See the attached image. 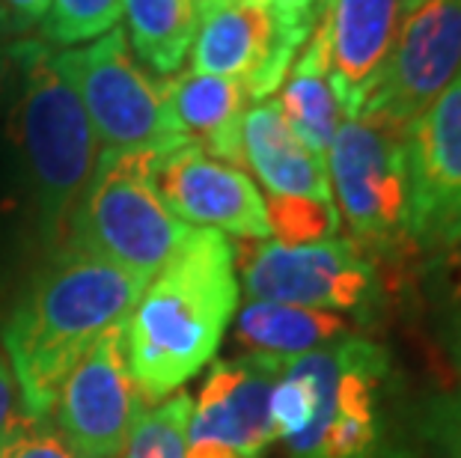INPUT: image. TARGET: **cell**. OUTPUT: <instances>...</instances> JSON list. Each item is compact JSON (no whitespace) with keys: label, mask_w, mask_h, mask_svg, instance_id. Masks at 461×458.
Returning <instances> with one entry per match:
<instances>
[{"label":"cell","mask_w":461,"mask_h":458,"mask_svg":"<svg viewBox=\"0 0 461 458\" xmlns=\"http://www.w3.org/2000/svg\"><path fill=\"white\" fill-rule=\"evenodd\" d=\"M235 247L218 229L191 227L122 325L125 360L146 402L179 393L218 352L239 310Z\"/></svg>","instance_id":"obj_1"},{"label":"cell","mask_w":461,"mask_h":458,"mask_svg":"<svg viewBox=\"0 0 461 458\" xmlns=\"http://www.w3.org/2000/svg\"><path fill=\"white\" fill-rule=\"evenodd\" d=\"M146 280L63 245L0 325V346L31 420L45 423L63 378L107 330L125 325Z\"/></svg>","instance_id":"obj_2"},{"label":"cell","mask_w":461,"mask_h":458,"mask_svg":"<svg viewBox=\"0 0 461 458\" xmlns=\"http://www.w3.org/2000/svg\"><path fill=\"white\" fill-rule=\"evenodd\" d=\"M18 48L24 66V90L15 107L18 146L39 220L48 236H57L99 164V138L75 86L57 72L51 51L39 42Z\"/></svg>","instance_id":"obj_3"},{"label":"cell","mask_w":461,"mask_h":458,"mask_svg":"<svg viewBox=\"0 0 461 458\" xmlns=\"http://www.w3.org/2000/svg\"><path fill=\"white\" fill-rule=\"evenodd\" d=\"M152 152H102L68 218V245L149 283L191 227L167 209Z\"/></svg>","instance_id":"obj_4"},{"label":"cell","mask_w":461,"mask_h":458,"mask_svg":"<svg viewBox=\"0 0 461 458\" xmlns=\"http://www.w3.org/2000/svg\"><path fill=\"white\" fill-rule=\"evenodd\" d=\"M310 387V420L289 441L292 458H378L384 453L390 357L366 337H342L289 357Z\"/></svg>","instance_id":"obj_5"},{"label":"cell","mask_w":461,"mask_h":458,"mask_svg":"<svg viewBox=\"0 0 461 458\" xmlns=\"http://www.w3.org/2000/svg\"><path fill=\"white\" fill-rule=\"evenodd\" d=\"M54 66L75 86L102 152H152L164 158L188 140L167 104L164 77H152L129 48L120 24L86 48L51 54Z\"/></svg>","instance_id":"obj_6"},{"label":"cell","mask_w":461,"mask_h":458,"mask_svg":"<svg viewBox=\"0 0 461 458\" xmlns=\"http://www.w3.org/2000/svg\"><path fill=\"white\" fill-rule=\"evenodd\" d=\"M328 179L339 220L363 253L393 256L414 245L402 125L375 116L342 120L328 149Z\"/></svg>","instance_id":"obj_7"},{"label":"cell","mask_w":461,"mask_h":458,"mask_svg":"<svg viewBox=\"0 0 461 458\" xmlns=\"http://www.w3.org/2000/svg\"><path fill=\"white\" fill-rule=\"evenodd\" d=\"M244 292L250 301H277L369 319L381 301V283L369 253L351 238L312 245L257 241L244 256Z\"/></svg>","instance_id":"obj_8"},{"label":"cell","mask_w":461,"mask_h":458,"mask_svg":"<svg viewBox=\"0 0 461 458\" xmlns=\"http://www.w3.org/2000/svg\"><path fill=\"white\" fill-rule=\"evenodd\" d=\"M461 72V0H423L399 22L396 42L357 116L408 129Z\"/></svg>","instance_id":"obj_9"},{"label":"cell","mask_w":461,"mask_h":458,"mask_svg":"<svg viewBox=\"0 0 461 458\" xmlns=\"http://www.w3.org/2000/svg\"><path fill=\"white\" fill-rule=\"evenodd\" d=\"M307 39L259 0H218L200 13L191 72L230 77L257 104L280 90Z\"/></svg>","instance_id":"obj_10"},{"label":"cell","mask_w":461,"mask_h":458,"mask_svg":"<svg viewBox=\"0 0 461 458\" xmlns=\"http://www.w3.org/2000/svg\"><path fill=\"white\" fill-rule=\"evenodd\" d=\"M411 241L447 253L461 245V72L405 129Z\"/></svg>","instance_id":"obj_11"},{"label":"cell","mask_w":461,"mask_h":458,"mask_svg":"<svg viewBox=\"0 0 461 458\" xmlns=\"http://www.w3.org/2000/svg\"><path fill=\"white\" fill-rule=\"evenodd\" d=\"M140 402L120 325L107 330L63 378L48 420L77 455L120 458Z\"/></svg>","instance_id":"obj_12"},{"label":"cell","mask_w":461,"mask_h":458,"mask_svg":"<svg viewBox=\"0 0 461 458\" xmlns=\"http://www.w3.org/2000/svg\"><path fill=\"white\" fill-rule=\"evenodd\" d=\"M155 184L161 200L188 227L218 229L223 236L250 241L271 238L265 197L241 167L205 155L185 143L155 164Z\"/></svg>","instance_id":"obj_13"},{"label":"cell","mask_w":461,"mask_h":458,"mask_svg":"<svg viewBox=\"0 0 461 458\" xmlns=\"http://www.w3.org/2000/svg\"><path fill=\"white\" fill-rule=\"evenodd\" d=\"M283 360L250 352L239 360H218L194 399L188 437L227 444L259 458L277 437L271 396L283 373Z\"/></svg>","instance_id":"obj_14"},{"label":"cell","mask_w":461,"mask_h":458,"mask_svg":"<svg viewBox=\"0 0 461 458\" xmlns=\"http://www.w3.org/2000/svg\"><path fill=\"white\" fill-rule=\"evenodd\" d=\"M399 22V0H337L321 18L328 39L330 86L342 120L360 113L396 42Z\"/></svg>","instance_id":"obj_15"},{"label":"cell","mask_w":461,"mask_h":458,"mask_svg":"<svg viewBox=\"0 0 461 458\" xmlns=\"http://www.w3.org/2000/svg\"><path fill=\"white\" fill-rule=\"evenodd\" d=\"M244 164L257 173L268 197H303L333 202L328 164L298 140L277 99L248 107L241 122ZM337 206V202H333Z\"/></svg>","instance_id":"obj_16"},{"label":"cell","mask_w":461,"mask_h":458,"mask_svg":"<svg viewBox=\"0 0 461 458\" xmlns=\"http://www.w3.org/2000/svg\"><path fill=\"white\" fill-rule=\"evenodd\" d=\"M164 86L173 122L182 138L200 146L212 158L244 167L241 122L250 99L241 84L218 75L185 72L179 77H167Z\"/></svg>","instance_id":"obj_17"},{"label":"cell","mask_w":461,"mask_h":458,"mask_svg":"<svg viewBox=\"0 0 461 458\" xmlns=\"http://www.w3.org/2000/svg\"><path fill=\"white\" fill-rule=\"evenodd\" d=\"M280 111L298 134V140L328 164V149L342 122L339 102L333 95L328 72V39L321 22L312 27L307 45L301 48L295 63L280 84Z\"/></svg>","instance_id":"obj_18"},{"label":"cell","mask_w":461,"mask_h":458,"mask_svg":"<svg viewBox=\"0 0 461 458\" xmlns=\"http://www.w3.org/2000/svg\"><path fill=\"white\" fill-rule=\"evenodd\" d=\"M348 316L277 301H250L235 316V337L244 348L274 357H298L348 337Z\"/></svg>","instance_id":"obj_19"},{"label":"cell","mask_w":461,"mask_h":458,"mask_svg":"<svg viewBox=\"0 0 461 458\" xmlns=\"http://www.w3.org/2000/svg\"><path fill=\"white\" fill-rule=\"evenodd\" d=\"M125 39L158 77L182 69L200 31L197 0H122Z\"/></svg>","instance_id":"obj_20"},{"label":"cell","mask_w":461,"mask_h":458,"mask_svg":"<svg viewBox=\"0 0 461 458\" xmlns=\"http://www.w3.org/2000/svg\"><path fill=\"white\" fill-rule=\"evenodd\" d=\"M194 399L173 393L155 408H140L120 458H188V426Z\"/></svg>","instance_id":"obj_21"},{"label":"cell","mask_w":461,"mask_h":458,"mask_svg":"<svg viewBox=\"0 0 461 458\" xmlns=\"http://www.w3.org/2000/svg\"><path fill=\"white\" fill-rule=\"evenodd\" d=\"M429 268L431 328L447 360L461 375V245L438 253Z\"/></svg>","instance_id":"obj_22"},{"label":"cell","mask_w":461,"mask_h":458,"mask_svg":"<svg viewBox=\"0 0 461 458\" xmlns=\"http://www.w3.org/2000/svg\"><path fill=\"white\" fill-rule=\"evenodd\" d=\"M271 236H277L283 245H312V241L333 238L339 229V211L333 202L303 200V197H268Z\"/></svg>","instance_id":"obj_23"},{"label":"cell","mask_w":461,"mask_h":458,"mask_svg":"<svg viewBox=\"0 0 461 458\" xmlns=\"http://www.w3.org/2000/svg\"><path fill=\"white\" fill-rule=\"evenodd\" d=\"M122 18V0H54L45 18V36L54 45H81L113 31Z\"/></svg>","instance_id":"obj_24"},{"label":"cell","mask_w":461,"mask_h":458,"mask_svg":"<svg viewBox=\"0 0 461 458\" xmlns=\"http://www.w3.org/2000/svg\"><path fill=\"white\" fill-rule=\"evenodd\" d=\"M420 435L440 458H461V387L426 399Z\"/></svg>","instance_id":"obj_25"},{"label":"cell","mask_w":461,"mask_h":458,"mask_svg":"<svg viewBox=\"0 0 461 458\" xmlns=\"http://www.w3.org/2000/svg\"><path fill=\"white\" fill-rule=\"evenodd\" d=\"M0 458H84V455H77L60 435L48 432L42 423L33 420L0 450Z\"/></svg>","instance_id":"obj_26"},{"label":"cell","mask_w":461,"mask_h":458,"mask_svg":"<svg viewBox=\"0 0 461 458\" xmlns=\"http://www.w3.org/2000/svg\"><path fill=\"white\" fill-rule=\"evenodd\" d=\"M27 423H33V420L22 402V390L15 384L13 366H9L4 348H0V450H4Z\"/></svg>","instance_id":"obj_27"},{"label":"cell","mask_w":461,"mask_h":458,"mask_svg":"<svg viewBox=\"0 0 461 458\" xmlns=\"http://www.w3.org/2000/svg\"><path fill=\"white\" fill-rule=\"evenodd\" d=\"M259 4H265L274 15H280L283 22L298 27V31L312 33V27L319 24L316 0H259Z\"/></svg>","instance_id":"obj_28"},{"label":"cell","mask_w":461,"mask_h":458,"mask_svg":"<svg viewBox=\"0 0 461 458\" xmlns=\"http://www.w3.org/2000/svg\"><path fill=\"white\" fill-rule=\"evenodd\" d=\"M51 4L54 0H4V6L13 13V18L22 27L45 22L48 13H51Z\"/></svg>","instance_id":"obj_29"},{"label":"cell","mask_w":461,"mask_h":458,"mask_svg":"<svg viewBox=\"0 0 461 458\" xmlns=\"http://www.w3.org/2000/svg\"><path fill=\"white\" fill-rule=\"evenodd\" d=\"M188 458H250L227 444L218 441H200V437H188Z\"/></svg>","instance_id":"obj_30"},{"label":"cell","mask_w":461,"mask_h":458,"mask_svg":"<svg viewBox=\"0 0 461 458\" xmlns=\"http://www.w3.org/2000/svg\"><path fill=\"white\" fill-rule=\"evenodd\" d=\"M333 4H337V0H316V18H319V22L328 15V9H330Z\"/></svg>","instance_id":"obj_31"},{"label":"cell","mask_w":461,"mask_h":458,"mask_svg":"<svg viewBox=\"0 0 461 458\" xmlns=\"http://www.w3.org/2000/svg\"><path fill=\"white\" fill-rule=\"evenodd\" d=\"M417 4H423V0H399V9H402V15H405L408 9H414Z\"/></svg>","instance_id":"obj_32"},{"label":"cell","mask_w":461,"mask_h":458,"mask_svg":"<svg viewBox=\"0 0 461 458\" xmlns=\"http://www.w3.org/2000/svg\"><path fill=\"white\" fill-rule=\"evenodd\" d=\"M212 4H218V0H197V6H200V13H203V9H205V6H212Z\"/></svg>","instance_id":"obj_33"},{"label":"cell","mask_w":461,"mask_h":458,"mask_svg":"<svg viewBox=\"0 0 461 458\" xmlns=\"http://www.w3.org/2000/svg\"><path fill=\"white\" fill-rule=\"evenodd\" d=\"M378 458H405V455H393V453H381Z\"/></svg>","instance_id":"obj_34"},{"label":"cell","mask_w":461,"mask_h":458,"mask_svg":"<svg viewBox=\"0 0 461 458\" xmlns=\"http://www.w3.org/2000/svg\"><path fill=\"white\" fill-rule=\"evenodd\" d=\"M0 72H4V48H0Z\"/></svg>","instance_id":"obj_35"}]
</instances>
